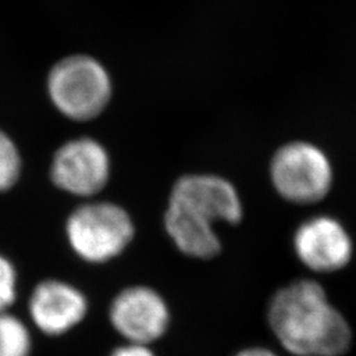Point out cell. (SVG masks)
<instances>
[{
    "label": "cell",
    "mask_w": 356,
    "mask_h": 356,
    "mask_svg": "<svg viewBox=\"0 0 356 356\" xmlns=\"http://www.w3.org/2000/svg\"><path fill=\"white\" fill-rule=\"evenodd\" d=\"M266 321L286 355L344 356L354 342L348 319L314 277L289 281L272 293Z\"/></svg>",
    "instance_id": "1"
},
{
    "label": "cell",
    "mask_w": 356,
    "mask_h": 356,
    "mask_svg": "<svg viewBox=\"0 0 356 356\" xmlns=\"http://www.w3.org/2000/svg\"><path fill=\"white\" fill-rule=\"evenodd\" d=\"M242 219V201L231 182L193 175L179 178L170 191L164 229L178 252L194 260H210L222 251L216 223L238 225Z\"/></svg>",
    "instance_id": "2"
},
{
    "label": "cell",
    "mask_w": 356,
    "mask_h": 356,
    "mask_svg": "<svg viewBox=\"0 0 356 356\" xmlns=\"http://www.w3.org/2000/svg\"><path fill=\"white\" fill-rule=\"evenodd\" d=\"M135 232L127 210L104 201L76 206L65 222L69 248L90 266H104L120 257L134 242Z\"/></svg>",
    "instance_id": "3"
},
{
    "label": "cell",
    "mask_w": 356,
    "mask_h": 356,
    "mask_svg": "<svg viewBox=\"0 0 356 356\" xmlns=\"http://www.w3.org/2000/svg\"><path fill=\"white\" fill-rule=\"evenodd\" d=\"M47 91L60 114L74 122H89L108 106L113 97V81L97 58L88 54H72L51 66Z\"/></svg>",
    "instance_id": "4"
},
{
    "label": "cell",
    "mask_w": 356,
    "mask_h": 356,
    "mask_svg": "<svg viewBox=\"0 0 356 356\" xmlns=\"http://www.w3.org/2000/svg\"><path fill=\"white\" fill-rule=\"evenodd\" d=\"M107 321L122 342H160L172 326V309L164 294L147 284H131L115 293Z\"/></svg>",
    "instance_id": "5"
},
{
    "label": "cell",
    "mask_w": 356,
    "mask_h": 356,
    "mask_svg": "<svg viewBox=\"0 0 356 356\" xmlns=\"http://www.w3.org/2000/svg\"><path fill=\"white\" fill-rule=\"evenodd\" d=\"M270 178L284 200L293 204H316L330 191L332 169L318 147L297 141L284 145L273 156Z\"/></svg>",
    "instance_id": "6"
},
{
    "label": "cell",
    "mask_w": 356,
    "mask_h": 356,
    "mask_svg": "<svg viewBox=\"0 0 356 356\" xmlns=\"http://www.w3.org/2000/svg\"><path fill=\"white\" fill-rule=\"evenodd\" d=\"M90 300L76 284L58 277L38 281L26 298V321L48 338L76 330L89 316Z\"/></svg>",
    "instance_id": "7"
},
{
    "label": "cell",
    "mask_w": 356,
    "mask_h": 356,
    "mask_svg": "<svg viewBox=\"0 0 356 356\" xmlns=\"http://www.w3.org/2000/svg\"><path fill=\"white\" fill-rule=\"evenodd\" d=\"M111 172L110 156L99 141L76 138L64 143L53 156L51 182L70 195L91 198L106 188Z\"/></svg>",
    "instance_id": "8"
},
{
    "label": "cell",
    "mask_w": 356,
    "mask_h": 356,
    "mask_svg": "<svg viewBox=\"0 0 356 356\" xmlns=\"http://www.w3.org/2000/svg\"><path fill=\"white\" fill-rule=\"evenodd\" d=\"M292 243L298 263L314 276L343 270L354 256V243L348 231L332 216L306 219L294 231Z\"/></svg>",
    "instance_id": "9"
},
{
    "label": "cell",
    "mask_w": 356,
    "mask_h": 356,
    "mask_svg": "<svg viewBox=\"0 0 356 356\" xmlns=\"http://www.w3.org/2000/svg\"><path fill=\"white\" fill-rule=\"evenodd\" d=\"M33 329L13 310L0 313V356H33Z\"/></svg>",
    "instance_id": "10"
},
{
    "label": "cell",
    "mask_w": 356,
    "mask_h": 356,
    "mask_svg": "<svg viewBox=\"0 0 356 356\" xmlns=\"http://www.w3.org/2000/svg\"><path fill=\"white\" fill-rule=\"evenodd\" d=\"M22 156L15 141L0 131V193L11 191L22 175Z\"/></svg>",
    "instance_id": "11"
},
{
    "label": "cell",
    "mask_w": 356,
    "mask_h": 356,
    "mask_svg": "<svg viewBox=\"0 0 356 356\" xmlns=\"http://www.w3.org/2000/svg\"><path fill=\"white\" fill-rule=\"evenodd\" d=\"M19 297V270L13 260L0 254V313L11 312Z\"/></svg>",
    "instance_id": "12"
},
{
    "label": "cell",
    "mask_w": 356,
    "mask_h": 356,
    "mask_svg": "<svg viewBox=\"0 0 356 356\" xmlns=\"http://www.w3.org/2000/svg\"><path fill=\"white\" fill-rule=\"evenodd\" d=\"M107 356H157L153 346L122 342L114 347Z\"/></svg>",
    "instance_id": "13"
},
{
    "label": "cell",
    "mask_w": 356,
    "mask_h": 356,
    "mask_svg": "<svg viewBox=\"0 0 356 356\" xmlns=\"http://www.w3.org/2000/svg\"><path fill=\"white\" fill-rule=\"evenodd\" d=\"M231 356H284L280 350H275L261 344H251L238 350Z\"/></svg>",
    "instance_id": "14"
}]
</instances>
